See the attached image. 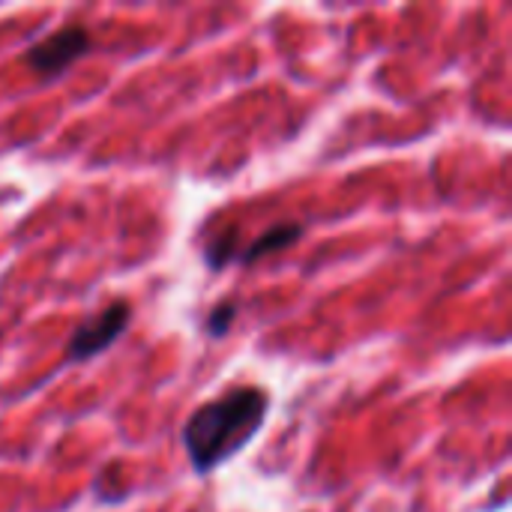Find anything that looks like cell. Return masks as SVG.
Listing matches in <instances>:
<instances>
[{"instance_id":"obj_1","label":"cell","mask_w":512,"mask_h":512,"mask_svg":"<svg viewBox=\"0 0 512 512\" xmlns=\"http://www.w3.org/2000/svg\"><path fill=\"white\" fill-rule=\"evenodd\" d=\"M270 399L258 387H234L201 408L186 420L180 441L195 468V474H210L228 459H234L264 426Z\"/></svg>"},{"instance_id":"obj_2","label":"cell","mask_w":512,"mask_h":512,"mask_svg":"<svg viewBox=\"0 0 512 512\" xmlns=\"http://www.w3.org/2000/svg\"><path fill=\"white\" fill-rule=\"evenodd\" d=\"M129 318H132V309L126 300H114L105 309L84 318L69 339L66 363H87L96 354H102L105 348H111L123 336V330L129 327Z\"/></svg>"},{"instance_id":"obj_3","label":"cell","mask_w":512,"mask_h":512,"mask_svg":"<svg viewBox=\"0 0 512 512\" xmlns=\"http://www.w3.org/2000/svg\"><path fill=\"white\" fill-rule=\"evenodd\" d=\"M93 39L87 33V27L81 24H69V27H60L54 33H48L45 39L33 42L27 48V66L39 75V78H57L63 75L78 57H84L90 51Z\"/></svg>"},{"instance_id":"obj_4","label":"cell","mask_w":512,"mask_h":512,"mask_svg":"<svg viewBox=\"0 0 512 512\" xmlns=\"http://www.w3.org/2000/svg\"><path fill=\"white\" fill-rule=\"evenodd\" d=\"M300 237H303V225H297V222H279V225L261 231L255 240H249V246L237 255V261L240 264H252V261L264 258V255H273V252H282V249L294 246Z\"/></svg>"},{"instance_id":"obj_5","label":"cell","mask_w":512,"mask_h":512,"mask_svg":"<svg viewBox=\"0 0 512 512\" xmlns=\"http://www.w3.org/2000/svg\"><path fill=\"white\" fill-rule=\"evenodd\" d=\"M234 318H237V303H234V300H222V303H216V306H213V312H210V318H207V333H210L213 339L225 336V333L231 330Z\"/></svg>"}]
</instances>
